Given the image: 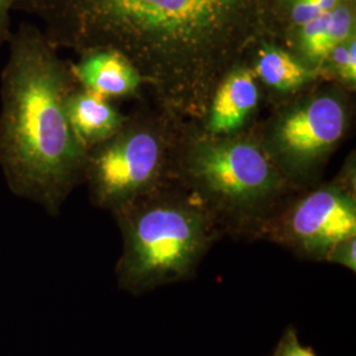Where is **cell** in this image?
Instances as JSON below:
<instances>
[{"mask_svg":"<svg viewBox=\"0 0 356 356\" xmlns=\"http://www.w3.org/2000/svg\"><path fill=\"white\" fill-rule=\"evenodd\" d=\"M15 0H0V47L7 42L11 36V11Z\"/></svg>","mask_w":356,"mask_h":356,"instance_id":"obj_16","label":"cell"},{"mask_svg":"<svg viewBox=\"0 0 356 356\" xmlns=\"http://www.w3.org/2000/svg\"><path fill=\"white\" fill-rule=\"evenodd\" d=\"M184 126L161 111L126 119L113 136L90 148L83 178L94 204L114 213L169 179Z\"/></svg>","mask_w":356,"mask_h":356,"instance_id":"obj_5","label":"cell"},{"mask_svg":"<svg viewBox=\"0 0 356 356\" xmlns=\"http://www.w3.org/2000/svg\"><path fill=\"white\" fill-rule=\"evenodd\" d=\"M58 48L115 51L159 110L202 122L218 85L280 36L284 0H15Z\"/></svg>","mask_w":356,"mask_h":356,"instance_id":"obj_1","label":"cell"},{"mask_svg":"<svg viewBox=\"0 0 356 356\" xmlns=\"http://www.w3.org/2000/svg\"><path fill=\"white\" fill-rule=\"evenodd\" d=\"M356 235L355 185L341 179L302 194L291 193L254 231L312 261H325L337 243Z\"/></svg>","mask_w":356,"mask_h":356,"instance_id":"obj_7","label":"cell"},{"mask_svg":"<svg viewBox=\"0 0 356 356\" xmlns=\"http://www.w3.org/2000/svg\"><path fill=\"white\" fill-rule=\"evenodd\" d=\"M353 36H355L354 8L350 0H343L334 10L321 13L296 29L285 42L288 51L318 73L329 53Z\"/></svg>","mask_w":356,"mask_h":356,"instance_id":"obj_9","label":"cell"},{"mask_svg":"<svg viewBox=\"0 0 356 356\" xmlns=\"http://www.w3.org/2000/svg\"><path fill=\"white\" fill-rule=\"evenodd\" d=\"M114 216L123 236L118 285L134 296L191 279L223 232L206 204L172 177Z\"/></svg>","mask_w":356,"mask_h":356,"instance_id":"obj_4","label":"cell"},{"mask_svg":"<svg viewBox=\"0 0 356 356\" xmlns=\"http://www.w3.org/2000/svg\"><path fill=\"white\" fill-rule=\"evenodd\" d=\"M347 107L339 91H314L285 104L260 136L294 188L306 182L341 143Z\"/></svg>","mask_w":356,"mask_h":356,"instance_id":"obj_6","label":"cell"},{"mask_svg":"<svg viewBox=\"0 0 356 356\" xmlns=\"http://www.w3.org/2000/svg\"><path fill=\"white\" fill-rule=\"evenodd\" d=\"M270 356H318L309 346L301 343L297 330L289 326L281 335L279 343L276 344Z\"/></svg>","mask_w":356,"mask_h":356,"instance_id":"obj_14","label":"cell"},{"mask_svg":"<svg viewBox=\"0 0 356 356\" xmlns=\"http://www.w3.org/2000/svg\"><path fill=\"white\" fill-rule=\"evenodd\" d=\"M325 263L337 264L347 268L348 270H356V235L337 243L325 257Z\"/></svg>","mask_w":356,"mask_h":356,"instance_id":"obj_15","label":"cell"},{"mask_svg":"<svg viewBox=\"0 0 356 356\" xmlns=\"http://www.w3.org/2000/svg\"><path fill=\"white\" fill-rule=\"evenodd\" d=\"M260 99L256 76L248 65L234 69L218 85L200 129L211 136L239 134Z\"/></svg>","mask_w":356,"mask_h":356,"instance_id":"obj_8","label":"cell"},{"mask_svg":"<svg viewBox=\"0 0 356 356\" xmlns=\"http://www.w3.org/2000/svg\"><path fill=\"white\" fill-rule=\"evenodd\" d=\"M170 177L194 193L223 232L252 238L297 188L282 175L260 136H211L184 126Z\"/></svg>","mask_w":356,"mask_h":356,"instance_id":"obj_3","label":"cell"},{"mask_svg":"<svg viewBox=\"0 0 356 356\" xmlns=\"http://www.w3.org/2000/svg\"><path fill=\"white\" fill-rule=\"evenodd\" d=\"M81 88L104 98L127 97L143 86L140 74L127 58L115 51H94L70 66Z\"/></svg>","mask_w":356,"mask_h":356,"instance_id":"obj_10","label":"cell"},{"mask_svg":"<svg viewBox=\"0 0 356 356\" xmlns=\"http://www.w3.org/2000/svg\"><path fill=\"white\" fill-rule=\"evenodd\" d=\"M8 41L10 58L1 76L0 166L15 194L54 216L83 178L88 157L66 110L76 78L38 26L22 24Z\"/></svg>","mask_w":356,"mask_h":356,"instance_id":"obj_2","label":"cell"},{"mask_svg":"<svg viewBox=\"0 0 356 356\" xmlns=\"http://www.w3.org/2000/svg\"><path fill=\"white\" fill-rule=\"evenodd\" d=\"M256 79L279 92H294L304 89L318 78V73L306 66L292 51L276 42H261L250 61Z\"/></svg>","mask_w":356,"mask_h":356,"instance_id":"obj_12","label":"cell"},{"mask_svg":"<svg viewBox=\"0 0 356 356\" xmlns=\"http://www.w3.org/2000/svg\"><path fill=\"white\" fill-rule=\"evenodd\" d=\"M66 110L76 138L88 151L113 136L127 119L107 98L83 88L70 92Z\"/></svg>","mask_w":356,"mask_h":356,"instance_id":"obj_11","label":"cell"},{"mask_svg":"<svg viewBox=\"0 0 356 356\" xmlns=\"http://www.w3.org/2000/svg\"><path fill=\"white\" fill-rule=\"evenodd\" d=\"M356 40L355 36L338 44L329 53L318 69L319 76L337 78L348 88L356 83Z\"/></svg>","mask_w":356,"mask_h":356,"instance_id":"obj_13","label":"cell"}]
</instances>
